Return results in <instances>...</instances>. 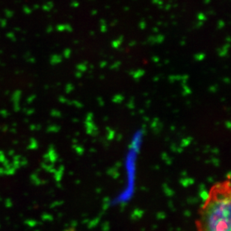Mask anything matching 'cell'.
<instances>
[{
    "mask_svg": "<svg viewBox=\"0 0 231 231\" xmlns=\"http://www.w3.org/2000/svg\"><path fill=\"white\" fill-rule=\"evenodd\" d=\"M230 206L229 181L212 187L199 212L197 231H230Z\"/></svg>",
    "mask_w": 231,
    "mask_h": 231,
    "instance_id": "6da1fadb",
    "label": "cell"
}]
</instances>
